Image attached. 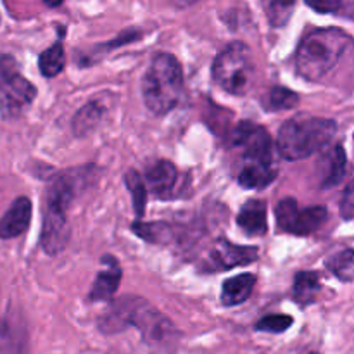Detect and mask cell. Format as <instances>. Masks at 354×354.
Returning a JSON list of instances; mask_svg holds the SVG:
<instances>
[{
	"label": "cell",
	"mask_w": 354,
	"mask_h": 354,
	"mask_svg": "<svg viewBox=\"0 0 354 354\" xmlns=\"http://www.w3.org/2000/svg\"><path fill=\"white\" fill-rule=\"evenodd\" d=\"M351 41V35L341 28L313 30L303 38L297 47V73L308 82H320L337 66Z\"/></svg>",
	"instance_id": "6da1fadb"
},
{
	"label": "cell",
	"mask_w": 354,
	"mask_h": 354,
	"mask_svg": "<svg viewBox=\"0 0 354 354\" xmlns=\"http://www.w3.org/2000/svg\"><path fill=\"white\" fill-rule=\"evenodd\" d=\"M142 95L147 109L165 116L178 106L183 95V69L171 54L156 55L142 80Z\"/></svg>",
	"instance_id": "7a4b0ae2"
},
{
	"label": "cell",
	"mask_w": 354,
	"mask_h": 354,
	"mask_svg": "<svg viewBox=\"0 0 354 354\" xmlns=\"http://www.w3.org/2000/svg\"><path fill=\"white\" fill-rule=\"evenodd\" d=\"M337 133L334 120L325 118H294L282 124L277 137V149L287 161H299L322 151Z\"/></svg>",
	"instance_id": "3957f363"
},
{
	"label": "cell",
	"mask_w": 354,
	"mask_h": 354,
	"mask_svg": "<svg viewBox=\"0 0 354 354\" xmlns=\"http://www.w3.org/2000/svg\"><path fill=\"white\" fill-rule=\"evenodd\" d=\"M256 75L251 48L242 41L227 45L213 62V80L221 90L232 95H245Z\"/></svg>",
	"instance_id": "277c9868"
},
{
	"label": "cell",
	"mask_w": 354,
	"mask_h": 354,
	"mask_svg": "<svg viewBox=\"0 0 354 354\" xmlns=\"http://www.w3.org/2000/svg\"><path fill=\"white\" fill-rule=\"evenodd\" d=\"M37 97V88L17 69L10 55H0V114L6 120L21 116Z\"/></svg>",
	"instance_id": "5b68a950"
},
{
	"label": "cell",
	"mask_w": 354,
	"mask_h": 354,
	"mask_svg": "<svg viewBox=\"0 0 354 354\" xmlns=\"http://www.w3.org/2000/svg\"><path fill=\"white\" fill-rule=\"evenodd\" d=\"M128 325L137 327L149 344L159 346V348L175 344L176 337H178L176 327L169 322V318L159 313L154 306H151L147 301L140 299V297L131 299Z\"/></svg>",
	"instance_id": "8992f818"
},
{
	"label": "cell",
	"mask_w": 354,
	"mask_h": 354,
	"mask_svg": "<svg viewBox=\"0 0 354 354\" xmlns=\"http://www.w3.org/2000/svg\"><path fill=\"white\" fill-rule=\"evenodd\" d=\"M275 216L277 225L282 232L308 237L324 227L328 218V211L324 206L299 207L296 199L287 197L277 204Z\"/></svg>",
	"instance_id": "52a82bcc"
},
{
	"label": "cell",
	"mask_w": 354,
	"mask_h": 354,
	"mask_svg": "<svg viewBox=\"0 0 354 354\" xmlns=\"http://www.w3.org/2000/svg\"><path fill=\"white\" fill-rule=\"evenodd\" d=\"M69 207L64 204L45 201L44 225H41L40 244L48 256L62 252L71 237V228L68 221Z\"/></svg>",
	"instance_id": "ba28073f"
},
{
	"label": "cell",
	"mask_w": 354,
	"mask_h": 354,
	"mask_svg": "<svg viewBox=\"0 0 354 354\" xmlns=\"http://www.w3.org/2000/svg\"><path fill=\"white\" fill-rule=\"evenodd\" d=\"M232 144L242 147L244 162H275L268 131L252 121H242L232 131Z\"/></svg>",
	"instance_id": "9c48e42d"
},
{
	"label": "cell",
	"mask_w": 354,
	"mask_h": 354,
	"mask_svg": "<svg viewBox=\"0 0 354 354\" xmlns=\"http://www.w3.org/2000/svg\"><path fill=\"white\" fill-rule=\"evenodd\" d=\"M259 251L251 245H237L227 239H218L207 252L201 268L204 272H227L237 266L251 265L258 259Z\"/></svg>",
	"instance_id": "30bf717a"
},
{
	"label": "cell",
	"mask_w": 354,
	"mask_h": 354,
	"mask_svg": "<svg viewBox=\"0 0 354 354\" xmlns=\"http://www.w3.org/2000/svg\"><path fill=\"white\" fill-rule=\"evenodd\" d=\"M178 169L173 162L169 161H158L152 166H149L147 173H145V185L149 187L156 197L161 199H173L178 196L176 189L180 185Z\"/></svg>",
	"instance_id": "8fae6325"
},
{
	"label": "cell",
	"mask_w": 354,
	"mask_h": 354,
	"mask_svg": "<svg viewBox=\"0 0 354 354\" xmlns=\"http://www.w3.org/2000/svg\"><path fill=\"white\" fill-rule=\"evenodd\" d=\"M33 206L28 197H17L9 209L0 218V239L9 241L23 235L31 223Z\"/></svg>",
	"instance_id": "7c38bea8"
},
{
	"label": "cell",
	"mask_w": 354,
	"mask_h": 354,
	"mask_svg": "<svg viewBox=\"0 0 354 354\" xmlns=\"http://www.w3.org/2000/svg\"><path fill=\"white\" fill-rule=\"evenodd\" d=\"M121 277H123V273H121V266L116 261V258L109 254L104 256L102 270L99 272L92 289H90L88 299L95 301V303L97 301H109L120 287Z\"/></svg>",
	"instance_id": "4fadbf2b"
},
{
	"label": "cell",
	"mask_w": 354,
	"mask_h": 354,
	"mask_svg": "<svg viewBox=\"0 0 354 354\" xmlns=\"http://www.w3.org/2000/svg\"><path fill=\"white\" fill-rule=\"evenodd\" d=\"M237 225L245 235H265L268 232L266 204L261 199H251L242 206L237 214Z\"/></svg>",
	"instance_id": "5bb4252c"
},
{
	"label": "cell",
	"mask_w": 354,
	"mask_h": 354,
	"mask_svg": "<svg viewBox=\"0 0 354 354\" xmlns=\"http://www.w3.org/2000/svg\"><path fill=\"white\" fill-rule=\"evenodd\" d=\"M256 287V277L252 273H241L237 277H230L221 287V303L223 306H239L251 297Z\"/></svg>",
	"instance_id": "9a60e30c"
},
{
	"label": "cell",
	"mask_w": 354,
	"mask_h": 354,
	"mask_svg": "<svg viewBox=\"0 0 354 354\" xmlns=\"http://www.w3.org/2000/svg\"><path fill=\"white\" fill-rule=\"evenodd\" d=\"M275 162H244V168L239 173V183L244 189H265L277 178Z\"/></svg>",
	"instance_id": "2e32d148"
},
{
	"label": "cell",
	"mask_w": 354,
	"mask_h": 354,
	"mask_svg": "<svg viewBox=\"0 0 354 354\" xmlns=\"http://www.w3.org/2000/svg\"><path fill=\"white\" fill-rule=\"evenodd\" d=\"M322 290L320 275L317 272H299L294 279V301L299 306H308L315 303L318 292Z\"/></svg>",
	"instance_id": "e0dca14e"
},
{
	"label": "cell",
	"mask_w": 354,
	"mask_h": 354,
	"mask_svg": "<svg viewBox=\"0 0 354 354\" xmlns=\"http://www.w3.org/2000/svg\"><path fill=\"white\" fill-rule=\"evenodd\" d=\"M346 169H348V158H346L344 149H342V145H335L327 154V165H325L322 187L324 189L337 187L344 180Z\"/></svg>",
	"instance_id": "ac0fdd59"
},
{
	"label": "cell",
	"mask_w": 354,
	"mask_h": 354,
	"mask_svg": "<svg viewBox=\"0 0 354 354\" xmlns=\"http://www.w3.org/2000/svg\"><path fill=\"white\" fill-rule=\"evenodd\" d=\"M104 116V106L97 100L85 104L73 118V131L76 137H86L99 127Z\"/></svg>",
	"instance_id": "d6986e66"
},
{
	"label": "cell",
	"mask_w": 354,
	"mask_h": 354,
	"mask_svg": "<svg viewBox=\"0 0 354 354\" xmlns=\"http://www.w3.org/2000/svg\"><path fill=\"white\" fill-rule=\"evenodd\" d=\"M131 232H133L137 237H140L142 241L149 242V244H168L173 239V227L166 221H151V223H145V221H135L131 225Z\"/></svg>",
	"instance_id": "ffe728a7"
},
{
	"label": "cell",
	"mask_w": 354,
	"mask_h": 354,
	"mask_svg": "<svg viewBox=\"0 0 354 354\" xmlns=\"http://www.w3.org/2000/svg\"><path fill=\"white\" fill-rule=\"evenodd\" d=\"M64 64L66 55L61 41L54 44L52 47L45 48L40 54V57H38V68H40V73L45 78H54V76L61 75L62 69H64Z\"/></svg>",
	"instance_id": "44dd1931"
},
{
	"label": "cell",
	"mask_w": 354,
	"mask_h": 354,
	"mask_svg": "<svg viewBox=\"0 0 354 354\" xmlns=\"http://www.w3.org/2000/svg\"><path fill=\"white\" fill-rule=\"evenodd\" d=\"M124 183H127V189L130 190L135 214L138 220H142L145 214V206H147V185H145L144 176L135 169H130L124 175Z\"/></svg>",
	"instance_id": "7402d4cb"
},
{
	"label": "cell",
	"mask_w": 354,
	"mask_h": 354,
	"mask_svg": "<svg viewBox=\"0 0 354 354\" xmlns=\"http://www.w3.org/2000/svg\"><path fill=\"white\" fill-rule=\"evenodd\" d=\"M265 111H286L292 109L299 104V95L286 86H273L265 93L261 100Z\"/></svg>",
	"instance_id": "603a6c76"
},
{
	"label": "cell",
	"mask_w": 354,
	"mask_h": 354,
	"mask_svg": "<svg viewBox=\"0 0 354 354\" xmlns=\"http://www.w3.org/2000/svg\"><path fill=\"white\" fill-rule=\"evenodd\" d=\"M263 2L270 24L275 28L286 26L296 9V0H263Z\"/></svg>",
	"instance_id": "cb8c5ba5"
},
{
	"label": "cell",
	"mask_w": 354,
	"mask_h": 354,
	"mask_svg": "<svg viewBox=\"0 0 354 354\" xmlns=\"http://www.w3.org/2000/svg\"><path fill=\"white\" fill-rule=\"evenodd\" d=\"M325 266L330 273H334L339 280L342 282H353L354 279V252L353 249H346V251L339 252V254L332 256L330 259L325 261Z\"/></svg>",
	"instance_id": "d4e9b609"
},
{
	"label": "cell",
	"mask_w": 354,
	"mask_h": 354,
	"mask_svg": "<svg viewBox=\"0 0 354 354\" xmlns=\"http://www.w3.org/2000/svg\"><path fill=\"white\" fill-rule=\"evenodd\" d=\"M294 324V318L289 315H268V317L261 318L256 324V330L258 332H272V334H282L290 325Z\"/></svg>",
	"instance_id": "484cf974"
},
{
	"label": "cell",
	"mask_w": 354,
	"mask_h": 354,
	"mask_svg": "<svg viewBox=\"0 0 354 354\" xmlns=\"http://www.w3.org/2000/svg\"><path fill=\"white\" fill-rule=\"evenodd\" d=\"M304 3L320 14H334L342 9L344 0H304Z\"/></svg>",
	"instance_id": "4316f807"
},
{
	"label": "cell",
	"mask_w": 354,
	"mask_h": 354,
	"mask_svg": "<svg viewBox=\"0 0 354 354\" xmlns=\"http://www.w3.org/2000/svg\"><path fill=\"white\" fill-rule=\"evenodd\" d=\"M353 183L349 182L344 189V196L341 199V214L344 220H351L354 214V197H353Z\"/></svg>",
	"instance_id": "83f0119b"
},
{
	"label": "cell",
	"mask_w": 354,
	"mask_h": 354,
	"mask_svg": "<svg viewBox=\"0 0 354 354\" xmlns=\"http://www.w3.org/2000/svg\"><path fill=\"white\" fill-rule=\"evenodd\" d=\"M44 2H45V6H48V7H57V6H61L64 0H44Z\"/></svg>",
	"instance_id": "f1b7e54d"
},
{
	"label": "cell",
	"mask_w": 354,
	"mask_h": 354,
	"mask_svg": "<svg viewBox=\"0 0 354 354\" xmlns=\"http://www.w3.org/2000/svg\"><path fill=\"white\" fill-rule=\"evenodd\" d=\"M194 0H183V3H192Z\"/></svg>",
	"instance_id": "f546056e"
},
{
	"label": "cell",
	"mask_w": 354,
	"mask_h": 354,
	"mask_svg": "<svg viewBox=\"0 0 354 354\" xmlns=\"http://www.w3.org/2000/svg\"><path fill=\"white\" fill-rule=\"evenodd\" d=\"M310 354H318V353H310Z\"/></svg>",
	"instance_id": "4dcf8cb0"
}]
</instances>
